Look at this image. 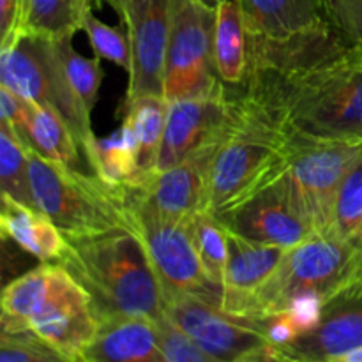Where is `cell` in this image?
I'll list each match as a JSON object with an SVG mask.
<instances>
[{
    "label": "cell",
    "instance_id": "cell-9",
    "mask_svg": "<svg viewBox=\"0 0 362 362\" xmlns=\"http://www.w3.org/2000/svg\"><path fill=\"white\" fill-rule=\"evenodd\" d=\"M362 158V140H324L288 133L285 177L320 233H331L339 184Z\"/></svg>",
    "mask_w": 362,
    "mask_h": 362
},
{
    "label": "cell",
    "instance_id": "cell-32",
    "mask_svg": "<svg viewBox=\"0 0 362 362\" xmlns=\"http://www.w3.org/2000/svg\"><path fill=\"white\" fill-rule=\"evenodd\" d=\"M159 339H161L163 357L166 362H223L197 345L187 334H184L168 317L159 318Z\"/></svg>",
    "mask_w": 362,
    "mask_h": 362
},
{
    "label": "cell",
    "instance_id": "cell-4",
    "mask_svg": "<svg viewBox=\"0 0 362 362\" xmlns=\"http://www.w3.org/2000/svg\"><path fill=\"white\" fill-rule=\"evenodd\" d=\"M25 329L78 357L98 334L90 297L59 262H42L4 288L2 331Z\"/></svg>",
    "mask_w": 362,
    "mask_h": 362
},
{
    "label": "cell",
    "instance_id": "cell-10",
    "mask_svg": "<svg viewBox=\"0 0 362 362\" xmlns=\"http://www.w3.org/2000/svg\"><path fill=\"white\" fill-rule=\"evenodd\" d=\"M131 209L161 283L165 303L180 296H198L221 304L223 290L209 281L198 258L191 219L165 218L134 200H131Z\"/></svg>",
    "mask_w": 362,
    "mask_h": 362
},
{
    "label": "cell",
    "instance_id": "cell-14",
    "mask_svg": "<svg viewBox=\"0 0 362 362\" xmlns=\"http://www.w3.org/2000/svg\"><path fill=\"white\" fill-rule=\"evenodd\" d=\"M219 144L172 168L156 172L140 189L131 191L129 198L165 218L191 219L205 211L209 172Z\"/></svg>",
    "mask_w": 362,
    "mask_h": 362
},
{
    "label": "cell",
    "instance_id": "cell-7",
    "mask_svg": "<svg viewBox=\"0 0 362 362\" xmlns=\"http://www.w3.org/2000/svg\"><path fill=\"white\" fill-rule=\"evenodd\" d=\"M0 85L53 110L67 124L81 154L87 156L98 136L92 131L90 113L67 80L55 39L23 34L0 49Z\"/></svg>",
    "mask_w": 362,
    "mask_h": 362
},
{
    "label": "cell",
    "instance_id": "cell-1",
    "mask_svg": "<svg viewBox=\"0 0 362 362\" xmlns=\"http://www.w3.org/2000/svg\"><path fill=\"white\" fill-rule=\"evenodd\" d=\"M240 90L286 133L362 140V45L343 42L306 62L251 69Z\"/></svg>",
    "mask_w": 362,
    "mask_h": 362
},
{
    "label": "cell",
    "instance_id": "cell-5",
    "mask_svg": "<svg viewBox=\"0 0 362 362\" xmlns=\"http://www.w3.org/2000/svg\"><path fill=\"white\" fill-rule=\"evenodd\" d=\"M362 279V247L334 233H320L286 250L276 271L230 315L250 322L283 313L300 299L325 300Z\"/></svg>",
    "mask_w": 362,
    "mask_h": 362
},
{
    "label": "cell",
    "instance_id": "cell-34",
    "mask_svg": "<svg viewBox=\"0 0 362 362\" xmlns=\"http://www.w3.org/2000/svg\"><path fill=\"white\" fill-rule=\"evenodd\" d=\"M23 0H0V42L11 46L21 35Z\"/></svg>",
    "mask_w": 362,
    "mask_h": 362
},
{
    "label": "cell",
    "instance_id": "cell-6",
    "mask_svg": "<svg viewBox=\"0 0 362 362\" xmlns=\"http://www.w3.org/2000/svg\"><path fill=\"white\" fill-rule=\"evenodd\" d=\"M34 205L64 235H88L108 230H136L129 193L103 182L94 173L49 161L28 151Z\"/></svg>",
    "mask_w": 362,
    "mask_h": 362
},
{
    "label": "cell",
    "instance_id": "cell-16",
    "mask_svg": "<svg viewBox=\"0 0 362 362\" xmlns=\"http://www.w3.org/2000/svg\"><path fill=\"white\" fill-rule=\"evenodd\" d=\"M357 346H362V279L325 303L317 327L278 349L300 361L325 362Z\"/></svg>",
    "mask_w": 362,
    "mask_h": 362
},
{
    "label": "cell",
    "instance_id": "cell-30",
    "mask_svg": "<svg viewBox=\"0 0 362 362\" xmlns=\"http://www.w3.org/2000/svg\"><path fill=\"white\" fill-rule=\"evenodd\" d=\"M362 218V158L339 184L332 205L331 233L352 239Z\"/></svg>",
    "mask_w": 362,
    "mask_h": 362
},
{
    "label": "cell",
    "instance_id": "cell-29",
    "mask_svg": "<svg viewBox=\"0 0 362 362\" xmlns=\"http://www.w3.org/2000/svg\"><path fill=\"white\" fill-rule=\"evenodd\" d=\"M0 362H87L85 357L71 356L42 339L30 329L2 331Z\"/></svg>",
    "mask_w": 362,
    "mask_h": 362
},
{
    "label": "cell",
    "instance_id": "cell-17",
    "mask_svg": "<svg viewBox=\"0 0 362 362\" xmlns=\"http://www.w3.org/2000/svg\"><path fill=\"white\" fill-rule=\"evenodd\" d=\"M87 362H166L163 357L158 320L144 317H115L99 322Z\"/></svg>",
    "mask_w": 362,
    "mask_h": 362
},
{
    "label": "cell",
    "instance_id": "cell-11",
    "mask_svg": "<svg viewBox=\"0 0 362 362\" xmlns=\"http://www.w3.org/2000/svg\"><path fill=\"white\" fill-rule=\"evenodd\" d=\"M216 218L230 232L244 239L286 250L320 235L313 219L293 193L285 170L264 189Z\"/></svg>",
    "mask_w": 362,
    "mask_h": 362
},
{
    "label": "cell",
    "instance_id": "cell-39",
    "mask_svg": "<svg viewBox=\"0 0 362 362\" xmlns=\"http://www.w3.org/2000/svg\"><path fill=\"white\" fill-rule=\"evenodd\" d=\"M200 2H204L205 6H209V7H212V9H216V7H218V4L223 2V0H200Z\"/></svg>",
    "mask_w": 362,
    "mask_h": 362
},
{
    "label": "cell",
    "instance_id": "cell-36",
    "mask_svg": "<svg viewBox=\"0 0 362 362\" xmlns=\"http://www.w3.org/2000/svg\"><path fill=\"white\" fill-rule=\"evenodd\" d=\"M106 2L117 11L122 25H126L127 20L131 18V14H133L134 11H136V7L141 4V0H106Z\"/></svg>",
    "mask_w": 362,
    "mask_h": 362
},
{
    "label": "cell",
    "instance_id": "cell-26",
    "mask_svg": "<svg viewBox=\"0 0 362 362\" xmlns=\"http://www.w3.org/2000/svg\"><path fill=\"white\" fill-rule=\"evenodd\" d=\"M194 246L209 281L223 290L226 262H228V228L207 211L191 218Z\"/></svg>",
    "mask_w": 362,
    "mask_h": 362
},
{
    "label": "cell",
    "instance_id": "cell-37",
    "mask_svg": "<svg viewBox=\"0 0 362 362\" xmlns=\"http://www.w3.org/2000/svg\"><path fill=\"white\" fill-rule=\"evenodd\" d=\"M325 362H362V346L346 350L343 354H336V356L329 357Z\"/></svg>",
    "mask_w": 362,
    "mask_h": 362
},
{
    "label": "cell",
    "instance_id": "cell-28",
    "mask_svg": "<svg viewBox=\"0 0 362 362\" xmlns=\"http://www.w3.org/2000/svg\"><path fill=\"white\" fill-rule=\"evenodd\" d=\"M55 42L60 62H62V67L66 71V76L69 80L71 87L76 92L78 99L83 103L87 112L92 113L95 103H98L103 78H105L101 59L99 57L87 59V57L80 55L74 49L73 37L55 39Z\"/></svg>",
    "mask_w": 362,
    "mask_h": 362
},
{
    "label": "cell",
    "instance_id": "cell-19",
    "mask_svg": "<svg viewBox=\"0 0 362 362\" xmlns=\"http://www.w3.org/2000/svg\"><path fill=\"white\" fill-rule=\"evenodd\" d=\"M246 20L247 35L255 39L296 37L315 30L327 21L318 0H237Z\"/></svg>",
    "mask_w": 362,
    "mask_h": 362
},
{
    "label": "cell",
    "instance_id": "cell-21",
    "mask_svg": "<svg viewBox=\"0 0 362 362\" xmlns=\"http://www.w3.org/2000/svg\"><path fill=\"white\" fill-rule=\"evenodd\" d=\"M166 115H168V101L163 95L147 94L134 99H124L120 129L126 133L136 156L138 168L141 173V186L147 182L148 177L156 173Z\"/></svg>",
    "mask_w": 362,
    "mask_h": 362
},
{
    "label": "cell",
    "instance_id": "cell-3",
    "mask_svg": "<svg viewBox=\"0 0 362 362\" xmlns=\"http://www.w3.org/2000/svg\"><path fill=\"white\" fill-rule=\"evenodd\" d=\"M286 148L288 133L233 87L232 117L212 158L205 211L221 216L269 186L285 170Z\"/></svg>",
    "mask_w": 362,
    "mask_h": 362
},
{
    "label": "cell",
    "instance_id": "cell-18",
    "mask_svg": "<svg viewBox=\"0 0 362 362\" xmlns=\"http://www.w3.org/2000/svg\"><path fill=\"white\" fill-rule=\"evenodd\" d=\"M230 232V230H228ZM286 247L247 240L237 233H228V262L223 281L221 308L232 313L250 297L283 260Z\"/></svg>",
    "mask_w": 362,
    "mask_h": 362
},
{
    "label": "cell",
    "instance_id": "cell-25",
    "mask_svg": "<svg viewBox=\"0 0 362 362\" xmlns=\"http://www.w3.org/2000/svg\"><path fill=\"white\" fill-rule=\"evenodd\" d=\"M85 161L95 177L115 189L131 193L141 186L136 156L122 129L110 136L95 138Z\"/></svg>",
    "mask_w": 362,
    "mask_h": 362
},
{
    "label": "cell",
    "instance_id": "cell-22",
    "mask_svg": "<svg viewBox=\"0 0 362 362\" xmlns=\"http://www.w3.org/2000/svg\"><path fill=\"white\" fill-rule=\"evenodd\" d=\"M214 64L228 87H244L250 71V41L243 9L237 0H223L216 7Z\"/></svg>",
    "mask_w": 362,
    "mask_h": 362
},
{
    "label": "cell",
    "instance_id": "cell-35",
    "mask_svg": "<svg viewBox=\"0 0 362 362\" xmlns=\"http://www.w3.org/2000/svg\"><path fill=\"white\" fill-rule=\"evenodd\" d=\"M243 362H306V361L296 359V357L288 356V354H285L283 350H279L278 346L271 345L267 346V349L260 350V352L253 354V356H250Z\"/></svg>",
    "mask_w": 362,
    "mask_h": 362
},
{
    "label": "cell",
    "instance_id": "cell-8",
    "mask_svg": "<svg viewBox=\"0 0 362 362\" xmlns=\"http://www.w3.org/2000/svg\"><path fill=\"white\" fill-rule=\"evenodd\" d=\"M216 9L200 0H173L163 98L168 103L218 94L226 87L214 64Z\"/></svg>",
    "mask_w": 362,
    "mask_h": 362
},
{
    "label": "cell",
    "instance_id": "cell-15",
    "mask_svg": "<svg viewBox=\"0 0 362 362\" xmlns=\"http://www.w3.org/2000/svg\"><path fill=\"white\" fill-rule=\"evenodd\" d=\"M172 2L173 0H141L127 20L133 66L129 71L126 99L147 94L163 95Z\"/></svg>",
    "mask_w": 362,
    "mask_h": 362
},
{
    "label": "cell",
    "instance_id": "cell-2",
    "mask_svg": "<svg viewBox=\"0 0 362 362\" xmlns=\"http://www.w3.org/2000/svg\"><path fill=\"white\" fill-rule=\"evenodd\" d=\"M59 264L88 293L98 320L115 317H165L161 283L136 230L66 235Z\"/></svg>",
    "mask_w": 362,
    "mask_h": 362
},
{
    "label": "cell",
    "instance_id": "cell-20",
    "mask_svg": "<svg viewBox=\"0 0 362 362\" xmlns=\"http://www.w3.org/2000/svg\"><path fill=\"white\" fill-rule=\"evenodd\" d=\"M0 230L4 239H11L39 262H59L67 250L64 232L45 212L20 204L7 194H2Z\"/></svg>",
    "mask_w": 362,
    "mask_h": 362
},
{
    "label": "cell",
    "instance_id": "cell-23",
    "mask_svg": "<svg viewBox=\"0 0 362 362\" xmlns=\"http://www.w3.org/2000/svg\"><path fill=\"white\" fill-rule=\"evenodd\" d=\"M14 134V133H13ZM28 151L49 161L80 168L81 151L67 124L46 106L30 103L23 124L14 134Z\"/></svg>",
    "mask_w": 362,
    "mask_h": 362
},
{
    "label": "cell",
    "instance_id": "cell-12",
    "mask_svg": "<svg viewBox=\"0 0 362 362\" xmlns=\"http://www.w3.org/2000/svg\"><path fill=\"white\" fill-rule=\"evenodd\" d=\"M165 313L200 349L223 362H243L271 346L267 336L253 322L233 317L221 304L198 296L166 300Z\"/></svg>",
    "mask_w": 362,
    "mask_h": 362
},
{
    "label": "cell",
    "instance_id": "cell-31",
    "mask_svg": "<svg viewBox=\"0 0 362 362\" xmlns=\"http://www.w3.org/2000/svg\"><path fill=\"white\" fill-rule=\"evenodd\" d=\"M83 30L87 32L95 57L117 64L129 74L131 66H133V48H131V35L126 25L112 27L99 20L94 13H90L85 20Z\"/></svg>",
    "mask_w": 362,
    "mask_h": 362
},
{
    "label": "cell",
    "instance_id": "cell-27",
    "mask_svg": "<svg viewBox=\"0 0 362 362\" xmlns=\"http://www.w3.org/2000/svg\"><path fill=\"white\" fill-rule=\"evenodd\" d=\"M0 187L2 194H7L28 207H35L30 184L28 148L2 122H0Z\"/></svg>",
    "mask_w": 362,
    "mask_h": 362
},
{
    "label": "cell",
    "instance_id": "cell-38",
    "mask_svg": "<svg viewBox=\"0 0 362 362\" xmlns=\"http://www.w3.org/2000/svg\"><path fill=\"white\" fill-rule=\"evenodd\" d=\"M350 240H354V243H356L357 246L362 247V218H361L359 226H357L356 233H354V237H352V239H350Z\"/></svg>",
    "mask_w": 362,
    "mask_h": 362
},
{
    "label": "cell",
    "instance_id": "cell-13",
    "mask_svg": "<svg viewBox=\"0 0 362 362\" xmlns=\"http://www.w3.org/2000/svg\"><path fill=\"white\" fill-rule=\"evenodd\" d=\"M232 108L233 90L228 85L218 94L168 103L156 172L172 168L219 144L228 127Z\"/></svg>",
    "mask_w": 362,
    "mask_h": 362
},
{
    "label": "cell",
    "instance_id": "cell-33",
    "mask_svg": "<svg viewBox=\"0 0 362 362\" xmlns=\"http://www.w3.org/2000/svg\"><path fill=\"white\" fill-rule=\"evenodd\" d=\"M322 16L354 45H362V0H318Z\"/></svg>",
    "mask_w": 362,
    "mask_h": 362
},
{
    "label": "cell",
    "instance_id": "cell-24",
    "mask_svg": "<svg viewBox=\"0 0 362 362\" xmlns=\"http://www.w3.org/2000/svg\"><path fill=\"white\" fill-rule=\"evenodd\" d=\"M98 2L103 0H23L21 35L74 37Z\"/></svg>",
    "mask_w": 362,
    "mask_h": 362
}]
</instances>
